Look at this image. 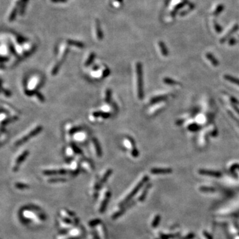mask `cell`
Here are the masks:
<instances>
[{
	"label": "cell",
	"instance_id": "6da1fadb",
	"mask_svg": "<svg viewBox=\"0 0 239 239\" xmlns=\"http://www.w3.org/2000/svg\"><path fill=\"white\" fill-rule=\"evenodd\" d=\"M136 73L137 78V94L140 99H142L144 96L143 86V75H142V66L140 63L136 64Z\"/></svg>",
	"mask_w": 239,
	"mask_h": 239
},
{
	"label": "cell",
	"instance_id": "7a4b0ae2",
	"mask_svg": "<svg viewBox=\"0 0 239 239\" xmlns=\"http://www.w3.org/2000/svg\"><path fill=\"white\" fill-rule=\"evenodd\" d=\"M152 173H169L172 172L171 169H164V168H153L151 170Z\"/></svg>",
	"mask_w": 239,
	"mask_h": 239
},
{
	"label": "cell",
	"instance_id": "3957f363",
	"mask_svg": "<svg viewBox=\"0 0 239 239\" xmlns=\"http://www.w3.org/2000/svg\"><path fill=\"white\" fill-rule=\"evenodd\" d=\"M199 173L201 174H203V175H207L213 176V177H220V175H221L219 172L207 171V170H204V169H200Z\"/></svg>",
	"mask_w": 239,
	"mask_h": 239
},
{
	"label": "cell",
	"instance_id": "277c9868",
	"mask_svg": "<svg viewBox=\"0 0 239 239\" xmlns=\"http://www.w3.org/2000/svg\"><path fill=\"white\" fill-rule=\"evenodd\" d=\"M224 78L225 80H227V81H229V82H232V83H234L239 86V79H237V78L234 77H232V76L229 75H225L224 76Z\"/></svg>",
	"mask_w": 239,
	"mask_h": 239
},
{
	"label": "cell",
	"instance_id": "5b68a950",
	"mask_svg": "<svg viewBox=\"0 0 239 239\" xmlns=\"http://www.w3.org/2000/svg\"><path fill=\"white\" fill-rule=\"evenodd\" d=\"M93 140L94 145H95V146L96 151V153H97V155L98 156V157H101V156H102V149H101L100 148L99 142H98V140L96 138H93Z\"/></svg>",
	"mask_w": 239,
	"mask_h": 239
},
{
	"label": "cell",
	"instance_id": "8992f818",
	"mask_svg": "<svg viewBox=\"0 0 239 239\" xmlns=\"http://www.w3.org/2000/svg\"><path fill=\"white\" fill-rule=\"evenodd\" d=\"M167 98V96H157V97H155L151 99V104H155V103L162 102V101H164L165 100H166Z\"/></svg>",
	"mask_w": 239,
	"mask_h": 239
},
{
	"label": "cell",
	"instance_id": "52a82bcc",
	"mask_svg": "<svg viewBox=\"0 0 239 239\" xmlns=\"http://www.w3.org/2000/svg\"><path fill=\"white\" fill-rule=\"evenodd\" d=\"M93 116L95 117H102L103 118H108L110 116V114L102 112H95L93 113Z\"/></svg>",
	"mask_w": 239,
	"mask_h": 239
},
{
	"label": "cell",
	"instance_id": "ba28073f",
	"mask_svg": "<svg viewBox=\"0 0 239 239\" xmlns=\"http://www.w3.org/2000/svg\"><path fill=\"white\" fill-rule=\"evenodd\" d=\"M164 82L169 85H180V83L179 82H177L173 79H169V78H164Z\"/></svg>",
	"mask_w": 239,
	"mask_h": 239
},
{
	"label": "cell",
	"instance_id": "9c48e42d",
	"mask_svg": "<svg viewBox=\"0 0 239 239\" xmlns=\"http://www.w3.org/2000/svg\"><path fill=\"white\" fill-rule=\"evenodd\" d=\"M207 57L209 59V61L211 62V63L213 64V65H214L215 66H217L219 65V62H218L217 60L215 59V57L211 55V54H207Z\"/></svg>",
	"mask_w": 239,
	"mask_h": 239
},
{
	"label": "cell",
	"instance_id": "30bf717a",
	"mask_svg": "<svg viewBox=\"0 0 239 239\" xmlns=\"http://www.w3.org/2000/svg\"><path fill=\"white\" fill-rule=\"evenodd\" d=\"M66 171L65 169H61V170H59V171H45V173L47 174V175H52V174H63V173H66Z\"/></svg>",
	"mask_w": 239,
	"mask_h": 239
},
{
	"label": "cell",
	"instance_id": "8fae6325",
	"mask_svg": "<svg viewBox=\"0 0 239 239\" xmlns=\"http://www.w3.org/2000/svg\"><path fill=\"white\" fill-rule=\"evenodd\" d=\"M61 66V63H59L57 64V65H55V66L53 68V69H52V75H57V73L59 72Z\"/></svg>",
	"mask_w": 239,
	"mask_h": 239
},
{
	"label": "cell",
	"instance_id": "7c38bea8",
	"mask_svg": "<svg viewBox=\"0 0 239 239\" xmlns=\"http://www.w3.org/2000/svg\"><path fill=\"white\" fill-rule=\"evenodd\" d=\"M110 98H111V90L108 89L106 92V102L109 103L110 102Z\"/></svg>",
	"mask_w": 239,
	"mask_h": 239
},
{
	"label": "cell",
	"instance_id": "4fadbf2b",
	"mask_svg": "<svg viewBox=\"0 0 239 239\" xmlns=\"http://www.w3.org/2000/svg\"><path fill=\"white\" fill-rule=\"evenodd\" d=\"M94 58H95V54H93V53L91 54L90 56L89 57L88 59L87 60V61L86 62V63H85V66H89L90 65V64L92 63V62L93 61Z\"/></svg>",
	"mask_w": 239,
	"mask_h": 239
},
{
	"label": "cell",
	"instance_id": "5bb4252c",
	"mask_svg": "<svg viewBox=\"0 0 239 239\" xmlns=\"http://www.w3.org/2000/svg\"><path fill=\"white\" fill-rule=\"evenodd\" d=\"M160 46H161V47H162V52L163 55H165V56H167V55H168V52H167V50L166 49V48H165V45L163 44V43H160Z\"/></svg>",
	"mask_w": 239,
	"mask_h": 239
},
{
	"label": "cell",
	"instance_id": "9a60e30c",
	"mask_svg": "<svg viewBox=\"0 0 239 239\" xmlns=\"http://www.w3.org/2000/svg\"><path fill=\"white\" fill-rule=\"evenodd\" d=\"M72 148H73V150H74V151L75 153H79H79H80V154H82V151L80 150V149L78 148V147L76 146V145L73 144L72 145Z\"/></svg>",
	"mask_w": 239,
	"mask_h": 239
},
{
	"label": "cell",
	"instance_id": "2e32d148",
	"mask_svg": "<svg viewBox=\"0 0 239 239\" xmlns=\"http://www.w3.org/2000/svg\"><path fill=\"white\" fill-rule=\"evenodd\" d=\"M132 155L133 157H136L139 155V151L136 148H135V147L134 148V149H133V150L132 151Z\"/></svg>",
	"mask_w": 239,
	"mask_h": 239
},
{
	"label": "cell",
	"instance_id": "e0dca14e",
	"mask_svg": "<svg viewBox=\"0 0 239 239\" xmlns=\"http://www.w3.org/2000/svg\"><path fill=\"white\" fill-rule=\"evenodd\" d=\"M80 130H81V128H75L70 131V134H74V133H75L76 132H77V131Z\"/></svg>",
	"mask_w": 239,
	"mask_h": 239
},
{
	"label": "cell",
	"instance_id": "ac0fdd59",
	"mask_svg": "<svg viewBox=\"0 0 239 239\" xmlns=\"http://www.w3.org/2000/svg\"><path fill=\"white\" fill-rule=\"evenodd\" d=\"M109 74H110V70H109V69H106L105 71L104 72V77H108V76Z\"/></svg>",
	"mask_w": 239,
	"mask_h": 239
},
{
	"label": "cell",
	"instance_id": "d6986e66",
	"mask_svg": "<svg viewBox=\"0 0 239 239\" xmlns=\"http://www.w3.org/2000/svg\"><path fill=\"white\" fill-rule=\"evenodd\" d=\"M233 108L234 109H235V110L236 112H237V113L239 114V109H238V108L236 106H235V105H233Z\"/></svg>",
	"mask_w": 239,
	"mask_h": 239
}]
</instances>
